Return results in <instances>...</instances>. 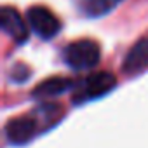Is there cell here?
Masks as SVG:
<instances>
[{"mask_svg":"<svg viewBox=\"0 0 148 148\" xmlns=\"http://www.w3.org/2000/svg\"><path fill=\"white\" fill-rule=\"evenodd\" d=\"M148 66V37L138 40L131 51L127 52L125 59H124V64H122V70L129 75H134V73L145 70Z\"/></svg>","mask_w":148,"mask_h":148,"instance_id":"6","label":"cell"},{"mask_svg":"<svg viewBox=\"0 0 148 148\" xmlns=\"http://www.w3.org/2000/svg\"><path fill=\"white\" fill-rule=\"evenodd\" d=\"M71 86V80L68 79H63V77H52V79H47L44 82H40L33 94L37 98H54V96H59L63 92H66Z\"/></svg>","mask_w":148,"mask_h":148,"instance_id":"7","label":"cell"},{"mask_svg":"<svg viewBox=\"0 0 148 148\" xmlns=\"http://www.w3.org/2000/svg\"><path fill=\"white\" fill-rule=\"evenodd\" d=\"M115 77L108 71H98L89 75L82 86L80 91L75 94V101H84V99H92V98H99L103 94H106L108 91H112L115 87Z\"/></svg>","mask_w":148,"mask_h":148,"instance_id":"3","label":"cell"},{"mask_svg":"<svg viewBox=\"0 0 148 148\" xmlns=\"http://www.w3.org/2000/svg\"><path fill=\"white\" fill-rule=\"evenodd\" d=\"M63 56L68 66L75 68V70H87L98 64L101 52L96 42L84 38V40H77V42H71L70 45H66Z\"/></svg>","mask_w":148,"mask_h":148,"instance_id":"2","label":"cell"},{"mask_svg":"<svg viewBox=\"0 0 148 148\" xmlns=\"http://www.w3.org/2000/svg\"><path fill=\"white\" fill-rule=\"evenodd\" d=\"M120 0H84V9L89 16H101L113 9V5Z\"/></svg>","mask_w":148,"mask_h":148,"instance_id":"8","label":"cell"},{"mask_svg":"<svg viewBox=\"0 0 148 148\" xmlns=\"http://www.w3.org/2000/svg\"><path fill=\"white\" fill-rule=\"evenodd\" d=\"M0 26L18 44H23L28 40V28L23 18L19 16V12L12 7H2V11H0Z\"/></svg>","mask_w":148,"mask_h":148,"instance_id":"5","label":"cell"},{"mask_svg":"<svg viewBox=\"0 0 148 148\" xmlns=\"http://www.w3.org/2000/svg\"><path fill=\"white\" fill-rule=\"evenodd\" d=\"M26 18H28L30 26L33 28V32H37L42 38H52L61 28L59 19L45 7L37 5V7L28 9Z\"/></svg>","mask_w":148,"mask_h":148,"instance_id":"4","label":"cell"},{"mask_svg":"<svg viewBox=\"0 0 148 148\" xmlns=\"http://www.w3.org/2000/svg\"><path fill=\"white\" fill-rule=\"evenodd\" d=\"M59 112L61 108L56 105H44L30 113L14 117L5 125V136L12 145H25L45 127L56 124Z\"/></svg>","mask_w":148,"mask_h":148,"instance_id":"1","label":"cell"}]
</instances>
